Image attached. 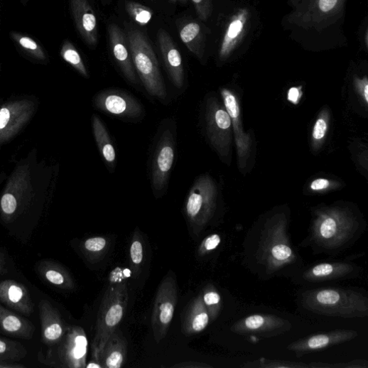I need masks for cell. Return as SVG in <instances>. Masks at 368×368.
Listing matches in <instances>:
<instances>
[{
    "label": "cell",
    "mask_w": 368,
    "mask_h": 368,
    "mask_svg": "<svg viewBox=\"0 0 368 368\" xmlns=\"http://www.w3.org/2000/svg\"><path fill=\"white\" fill-rule=\"evenodd\" d=\"M206 124L212 146L220 156H227L231 144L232 120L227 110L215 98L207 102Z\"/></svg>",
    "instance_id": "obj_11"
},
{
    "label": "cell",
    "mask_w": 368,
    "mask_h": 368,
    "mask_svg": "<svg viewBox=\"0 0 368 368\" xmlns=\"http://www.w3.org/2000/svg\"><path fill=\"white\" fill-rule=\"evenodd\" d=\"M108 33L113 55L122 74L130 82L137 84L138 78L126 36L114 23L109 26Z\"/></svg>",
    "instance_id": "obj_17"
},
{
    "label": "cell",
    "mask_w": 368,
    "mask_h": 368,
    "mask_svg": "<svg viewBox=\"0 0 368 368\" xmlns=\"http://www.w3.org/2000/svg\"><path fill=\"white\" fill-rule=\"evenodd\" d=\"M330 187V181L325 178H318L315 180L310 185V188L314 192H322L328 190Z\"/></svg>",
    "instance_id": "obj_41"
},
{
    "label": "cell",
    "mask_w": 368,
    "mask_h": 368,
    "mask_svg": "<svg viewBox=\"0 0 368 368\" xmlns=\"http://www.w3.org/2000/svg\"><path fill=\"white\" fill-rule=\"evenodd\" d=\"M245 22H247V13L242 11L230 23L220 50V56L222 58H225L233 49L234 45L237 43L243 31Z\"/></svg>",
    "instance_id": "obj_27"
},
{
    "label": "cell",
    "mask_w": 368,
    "mask_h": 368,
    "mask_svg": "<svg viewBox=\"0 0 368 368\" xmlns=\"http://www.w3.org/2000/svg\"><path fill=\"white\" fill-rule=\"evenodd\" d=\"M0 302L26 316L33 313V303L26 287L16 281H0Z\"/></svg>",
    "instance_id": "obj_18"
},
{
    "label": "cell",
    "mask_w": 368,
    "mask_h": 368,
    "mask_svg": "<svg viewBox=\"0 0 368 368\" xmlns=\"http://www.w3.org/2000/svg\"><path fill=\"white\" fill-rule=\"evenodd\" d=\"M127 355V340L117 328L109 336L100 353L102 368L121 367L125 364Z\"/></svg>",
    "instance_id": "obj_20"
},
{
    "label": "cell",
    "mask_w": 368,
    "mask_h": 368,
    "mask_svg": "<svg viewBox=\"0 0 368 368\" xmlns=\"http://www.w3.org/2000/svg\"><path fill=\"white\" fill-rule=\"evenodd\" d=\"M178 32L184 45L201 58L203 55L204 35L200 24L194 21H188L180 25Z\"/></svg>",
    "instance_id": "obj_26"
},
{
    "label": "cell",
    "mask_w": 368,
    "mask_h": 368,
    "mask_svg": "<svg viewBox=\"0 0 368 368\" xmlns=\"http://www.w3.org/2000/svg\"><path fill=\"white\" fill-rule=\"evenodd\" d=\"M328 129V118L322 114L316 121L313 129V138L316 144H320L326 136Z\"/></svg>",
    "instance_id": "obj_37"
},
{
    "label": "cell",
    "mask_w": 368,
    "mask_h": 368,
    "mask_svg": "<svg viewBox=\"0 0 368 368\" xmlns=\"http://www.w3.org/2000/svg\"><path fill=\"white\" fill-rule=\"evenodd\" d=\"M286 210H276L260 217L245 234L242 265L264 281L296 276L304 265L292 242Z\"/></svg>",
    "instance_id": "obj_1"
},
{
    "label": "cell",
    "mask_w": 368,
    "mask_h": 368,
    "mask_svg": "<svg viewBox=\"0 0 368 368\" xmlns=\"http://www.w3.org/2000/svg\"><path fill=\"white\" fill-rule=\"evenodd\" d=\"M367 361L362 359L353 360L346 363L330 364V368H367Z\"/></svg>",
    "instance_id": "obj_40"
},
{
    "label": "cell",
    "mask_w": 368,
    "mask_h": 368,
    "mask_svg": "<svg viewBox=\"0 0 368 368\" xmlns=\"http://www.w3.org/2000/svg\"><path fill=\"white\" fill-rule=\"evenodd\" d=\"M173 367H179V368H205V367H212V366L205 364V363H201V362H183V363H179L177 364H175L173 366Z\"/></svg>",
    "instance_id": "obj_46"
},
{
    "label": "cell",
    "mask_w": 368,
    "mask_h": 368,
    "mask_svg": "<svg viewBox=\"0 0 368 368\" xmlns=\"http://www.w3.org/2000/svg\"><path fill=\"white\" fill-rule=\"evenodd\" d=\"M217 197V188L210 176L203 175L196 180L184 207L189 224L195 234H200L213 219Z\"/></svg>",
    "instance_id": "obj_7"
},
{
    "label": "cell",
    "mask_w": 368,
    "mask_h": 368,
    "mask_svg": "<svg viewBox=\"0 0 368 368\" xmlns=\"http://www.w3.org/2000/svg\"><path fill=\"white\" fill-rule=\"evenodd\" d=\"M173 4H187L189 0H170Z\"/></svg>",
    "instance_id": "obj_49"
},
{
    "label": "cell",
    "mask_w": 368,
    "mask_h": 368,
    "mask_svg": "<svg viewBox=\"0 0 368 368\" xmlns=\"http://www.w3.org/2000/svg\"><path fill=\"white\" fill-rule=\"evenodd\" d=\"M292 327L290 321L278 316L256 314L238 320L230 328V330L238 335L270 338L289 332Z\"/></svg>",
    "instance_id": "obj_12"
},
{
    "label": "cell",
    "mask_w": 368,
    "mask_h": 368,
    "mask_svg": "<svg viewBox=\"0 0 368 368\" xmlns=\"http://www.w3.org/2000/svg\"><path fill=\"white\" fill-rule=\"evenodd\" d=\"M365 229L364 219L352 207H321L315 210L308 235L300 247L310 248L315 255L337 256L352 248Z\"/></svg>",
    "instance_id": "obj_2"
},
{
    "label": "cell",
    "mask_w": 368,
    "mask_h": 368,
    "mask_svg": "<svg viewBox=\"0 0 368 368\" xmlns=\"http://www.w3.org/2000/svg\"><path fill=\"white\" fill-rule=\"evenodd\" d=\"M158 42L168 75L173 85L180 90L185 82L181 55L173 38L165 30L158 31Z\"/></svg>",
    "instance_id": "obj_15"
},
{
    "label": "cell",
    "mask_w": 368,
    "mask_h": 368,
    "mask_svg": "<svg viewBox=\"0 0 368 368\" xmlns=\"http://www.w3.org/2000/svg\"><path fill=\"white\" fill-rule=\"evenodd\" d=\"M60 55L67 61V63L74 67L82 76L86 78L89 77V74L83 63L82 58L71 42L68 40L65 42L63 48H61Z\"/></svg>",
    "instance_id": "obj_32"
},
{
    "label": "cell",
    "mask_w": 368,
    "mask_h": 368,
    "mask_svg": "<svg viewBox=\"0 0 368 368\" xmlns=\"http://www.w3.org/2000/svg\"><path fill=\"white\" fill-rule=\"evenodd\" d=\"M303 308L315 314L344 319L368 316V298L356 289L323 287L303 291Z\"/></svg>",
    "instance_id": "obj_3"
},
{
    "label": "cell",
    "mask_w": 368,
    "mask_h": 368,
    "mask_svg": "<svg viewBox=\"0 0 368 368\" xmlns=\"http://www.w3.org/2000/svg\"><path fill=\"white\" fill-rule=\"evenodd\" d=\"M129 301L128 283L120 272L114 271L97 315L92 359L86 367L102 368L100 353L112 332L124 320Z\"/></svg>",
    "instance_id": "obj_4"
},
{
    "label": "cell",
    "mask_w": 368,
    "mask_h": 368,
    "mask_svg": "<svg viewBox=\"0 0 368 368\" xmlns=\"http://www.w3.org/2000/svg\"><path fill=\"white\" fill-rule=\"evenodd\" d=\"M88 340L84 329L79 326L68 327L63 339L44 354L40 351L38 360L54 367L83 368L87 365Z\"/></svg>",
    "instance_id": "obj_6"
},
{
    "label": "cell",
    "mask_w": 368,
    "mask_h": 368,
    "mask_svg": "<svg viewBox=\"0 0 368 368\" xmlns=\"http://www.w3.org/2000/svg\"><path fill=\"white\" fill-rule=\"evenodd\" d=\"M197 13L202 21H207L211 15L212 0H192Z\"/></svg>",
    "instance_id": "obj_38"
},
{
    "label": "cell",
    "mask_w": 368,
    "mask_h": 368,
    "mask_svg": "<svg viewBox=\"0 0 368 368\" xmlns=\"http://www.w3.org/2000/svg\"><path fill=\"white\" fill-rule=\"evenodd\" d=\"M94 107L116 117L136 119L144 113L142 104L132 95L120 90L102 91L93 99Z\"/></svg>",
    "instance_id": "obj_13"
},
{
    "label": "cell",
    "mask_w": 368,
    "mask_h": 368,
    "mask_svg": "<svg viewBox=\"0 0 368 368\" xmlns=\"http://www.w3.org/2000/svg\"><path fill=\"white\" fill-rule=\"evenodd\" d=\"M26 366L18 364L17 362L0 361V368H23Z\"/></svg>",
    "instance_id": "obj_47"
},
{
    "label": "cell",
    "mask_w": 368,
    "mask_h": 368,
    "mask_svg": "<svg viewBox=\"0 0 368 368\" xmlns=\"http://www.w3.org/2000/svg\"><path fill=\"white\" fill-rule=\"evenodd\" d=\"M28 354L26 348L19 342L0 337V361L19 362Z\"/></svg>",
    "instance_id": "obj_29"
},
{
    "label": "cell",
    "mask_w": 368,
    "mask_h": 368,
    "mask_svg": "<svg viewBox=\"0 0 368 368\" xmlns=\"http://www.w3.org/2000/svg\"><path fill=\"white\" fill-rule=\"evenodd\" d=\"M338 0H320L319 6L322 11L330 12L337 5Z\"/></svg>",
    "instance_id": "obj_44"
},
{
    "label": "cell",
    "mask_w": 368,
    "mask_h": 368,
    "mask_svg": "<svg viewBox=\"0 0 368 368\" xmlns=\"http://www.w3.org/2000/svg\"><path fill=\"white\" fill-rule=\"evenodd\" d=\"M362 269L351 261H335L317 264L303 267L291 281L296 283L311 284L327 281L357 278Z\"/></svg>",
    "instance_id": "obj_10"
},
{
    "label": "cell",
    "mask_w": 368,
    "mask_h": 368,
    "mask_svg": "<svg viewBox=\"0 0 368 368\" xmlns=\"http://www.w3.org/2000/svg\"><path fill=\"white\" fill-rule=\"evenodd\" d=\"M178 301L176 278L169 271L157 290L151 317L153 337L157 343L167 335L171 325Z\"/></svg>",
    "instance_id": "obj_8"
},
{
    "label": "cell",
    "mask_w": 368,
    "mask_h": 368,
    "mask_svg": "<svg viewBox=\"0 0 368 368\" xmlns=\"http://www.w3.org/2000/svg\"><path fill=\"white\" fill-rule=\"evenodd\" d=\"M222 238L219 234H212L205 237L200 245L198 254L205 256L216 250L221 244Z\"/></svg>",
    "instance_id": "obj_36"
},
{
    "label": "cell",
    "mask_w": 368,
    "mask_h": 368,
    "mask_svg": "<svg viewBox=\"0 0 368 368\" xmlns=\"http://www.w3.org/2000/svg\"><path fill=\"white\" fill-rule=\"evenodd\" d=\"M356 84L357 87V90H359L360 94L363 97L364 102L367 103L368 102V83L367 79H364L363 80H356Z\"/></svg>",
    "instance_id": "obj_43"
},
{
    "label": "cell",
    "mask_w": 368,
    "mask_h": 368,
    "mask_svg": "<svg viewBox=\"0 0 368 368\" xmlns=\"http://www.w3.org/2000/svg\"><path fill=\"white\" fill-rule=\"evenodd\" d=\"M17 206V201L13 195L6 194L3 197L1 207L5 214L8 215H13L16 211Z\"/></svg>",
    "instance_id": "obj_39"
},
{
    "label": "cell",
    "mask_w": 368,
    "mask_h": 368,
    "mask_svg": "<svg viewBox=\"0 0 368 368\" xmlns=\"http://www.w3.org/2000/svg\"><path fill=\"white\" fill-rule=\"evenodd\" d=\"M7 273L6 261L4 255L0 252V276Z\"/></svg>",
    "instance_id": "obj_48"
},
{
    "label": "cell",
    "mask_w": 368,
    "mask_h": 368,
    "mask_svg": "<svg viewBox=\"0 0 368 368\" xmlns=\"http://www.w3.org/2000/svg\"><path fill=\"white\" fill-rule=\"evenodd\" d=\"M126 9L131 18L141 26L148 25L153 16L149 8L134 1H127Z\"/></svg>",
    "instance_id": "obj_34"
},
{
    "label": "cell",
    "mask_w": 368,
    "mask_h": 368,
    "mask_svg": "<svg viewBox=\"0 0 368 368\" xmlns=\"http://www.w3.org/2000/svg\"><path fill=\"white\" fill-rule=\"evenodd\" d=\"M0 330L9 335L31 340L36 328L31 322L7 310L0 305Z\"/></svg>",
    "instance_id": "obj_21"
},
{
    "label": "cell",
    "mask_w": 368,
    "mask_h": 368,
    "mask_svg": "<svg viewBox=\"0 0 368 368\" xmlns=\"http://www.w3.org/2000/svg\"><path fill=\"white\" fill-rule=\"evenodd\" d=\"M175 141L171 129L163 131L157 143L151 170V183L157 197L168 188L171 171L175 161Z\"/></svg>",
    "instance_id": "obj_9"
},
{
    "label": "cell",
    "mask_w": 368,
    "mask_h": 368,
    "mask_svg": "<svg viewBox=\"0 0 368 368\" xmlns=\"http://www.w3.org/2000/svg\"><path fill=\"white\" fill-rule=\"evenodd\" d=\"M71 8L76 27L82 39L90 46L98 42L97 18L87 0H71Z\"/></svg>",
    "instance_id": "obj_19"
},
{
    "label": "cell",
    "mask_w": 368,
    "mask_h": 368,
    "mask_svg": "<svg viewBox=\"0 0 368 368\" xmlns=\"http://www.w3.org/2000/svg\"><path fill=\"white\" fill-rule=\"evenodd\" d=\"M302 97L301 87H292L288 92V100L293 104H298Z\"/></svg>",
    "instance_id": "obj_42"
},
{
    "label": "cell",
    "mask_w": 368,
    "mask_h": 368,
    "mask_svg": "<svg viewBox=\"0 0 368 368\" xmlns=\"http://www.w3.org/2000/svg\"><path fill=\"white\" fill-rule=\"evenodd\" d=\"M359 333L352 330H336L310 335L290 343L287 349L297 357L322 351L327 348L352 341Z\"/></svg>",
    "instance_id": "obj_14"
},
{
    "label": "cell",
    "mask_w": 368,
    "mask_h": 368,
    "mask_svg": "<svg viewBox=\"0 0 368 368\" xmlns=\"http://www.w3.org/2000/svg\"><path fill=\"white\" fill-rule=\"evenodd\" d=\"M11 118V112L7 108L0 109V129L6 127Z\"/></svg>",
    "instance_id": "obj_45"
},
{
    "label": "cell",
    "mask_w": 368,
    "mask_h": 368,
    "mask_svg": "<svg viewBox=\"0 0 368 368\" xmlns=\"http://www.w3.org/2000/svg\"><path fill=\"white\" fill-rule=\"evenodd\" d=\"M204 303L210 315V322L219 317L222 305V297L213 284H208L201 293Z\"/></svg>",
    "instance_id": "obj_30"
},
{
    "label": "cell",
    "mask_w": 368,
    "mask_h": 368,
    "mask_svg": "<svg viewBox=\"0 0 368 368\" xmlns=\"http://www.w3.org/2000/svg\"><path fill=\"white\" fill-rule=\"evenodd\" d=\"M92 129L97 145L103 159L109 168L114 169L117 161L116 151L103 121L96 114L92 117Z\"/></svg>",
    "instance_id": "obj_25"
},
{
    "label": "cell",
    "mask_w": 368,
    "mask_h": 368,
    "mask_svg": "<svg viewBox=\"0 0 368 368\" xmlns=\"http://www.w3.org/2000/svg\"><path fill=\"white\" fill-rule=\"evenodd\" d=\"M126 38L135 70L146 90L151 96L165 100L166 85L148 39L143 32L134 28L127 31Z\"/></svg>",
    "instance_id": "obj_5"
},
{
    "label": "cell",
    "mask_w": 368,
    "mask_h": 368,
    "mask_svg": "<svg viewBox=\"0 0 368 368\" xmlns=\"http://www.w3.org/2000/svg\"><path fill=\"white\" fill-rule=\"evenodd\" d=\"M11 36L13 39L21 45V47L26 50L30 51L33 54V55L39 58H45L42 48L32 38L15 33H11Z\"/></svg>",
    "instance_id": "obj_35"
},
{
    "label": "cell",
    "mask_w": 368,
    "mask_h": 368,
    "mask_svg": "<svg viewBox=\"0 0 368 368\" xmlns=\"http://www.w3.org/2000/svg\"><path fill=\"white\" fill-rule=\"evenodd\" d=\"M210 323V315L200 293L193 301L184 316L183 330L188 335H197L203 332Z\"/></svg>",
    "instance_id": "obj_22"
},
{
    "label": "cell",
    "mask_w": 368,
    "mask_h": 368,
    "mask_svg": "<svg viewBox=\"0 0 368 368\" xmlns=\"http://www.w3.org/2000/svg\"><path fill=\"white\" fill-rule=\"evenodd\" d=\"M108 244L109 242L106 237H90L82 242V251L89 261L95 263L105 255Z\"/></svg>",
    "instance_id": "obj_28"
},
{
    "label": "cell",
    "mask_w": 368,
    "mask_h": 368,
    "mask_svg": "<svg viewBox=\"0 0 368 368\" xmlns=\"http://www.w3.org/2000/svg\"><path fill=\"white\" fill-rule=\"evenodd\" d=\"M39 276L48 283L65 290H72L75 281L70 273L60 264L52 261H43L36 266Z\"/></svg>",
    "instance_id": "obj_23"
},
{
    "label": "cell",
    "mask_w": 368,
    "mask_h": 368,
    "mask_svg": "<svg viewBox=\"0 0 368 368\" xmlns=\"http://www.w3.org/2000/svg\"><path fill=\"white\" fill-rule=\"evenodd\" d=\"M130 259L134 272L139 271L144 260V239L139 229L134 232L130 247Z\"/></svg>",
    "instance_id": "obj_33"
},
{
    "label": "cell",
    "mask_w": 368,
    "mask_h": 368,
    "mask_svg": "<svg viewBox=\"0 0 368 368\" xmlns=\"http://www.w3.org/2000/svg\"><path fill=\"white\" fill-rule=\"evenodd\" d=\"M42 341L48 347L58 343L65 335L67 328L60 313L46 299L38 305Z\"/></svg>",
    "instance_id": "obj_16"
},
{
    "label": "cell",
    "mask_w": 368,
    "mask_h": 368,
    "mask_svg": "<svg viewBox=\"0 0 368 368\" xmlns=\"http://www.w3.org/2000/svg\"><path fill=\"white\" fill-rule=\"evenodd\" d=\"M222 96L224 100V107L228 112L232 122L234 124V128L236 134V141L238 148L240 159L247 155L249 150L248 138L242 131L240 126L239 107L238 102L234 95L227 90H222Z\"/></svg>",
    "instance_id": "obj_24"
},
{
    "label": "cell",
    "mask_w": 368,
    "mask_h": 368,
    "mask_svg": "<svg viewBox=\"0 0 368 368\" xmlns=\"http://www.w3.org/2000/svg\"><path fill=\"white\" fill-rule=\"evenodd\" d=\"M247 368H310V364L278 359L261 358L254 362H245L242 365Z\"/></svg>",
    "instance_id": "obj_31"
}]
</instances>
